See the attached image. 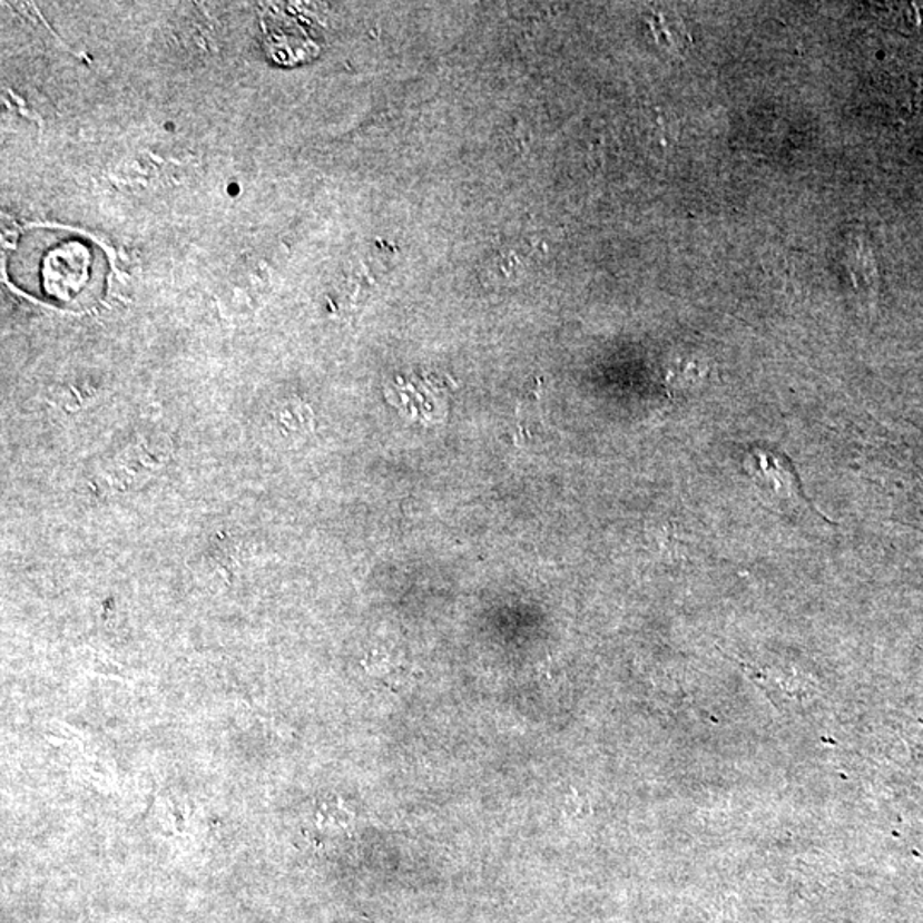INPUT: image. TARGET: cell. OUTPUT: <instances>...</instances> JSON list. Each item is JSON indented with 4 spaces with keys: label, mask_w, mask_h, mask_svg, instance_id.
<instances>
[{
    "label": "cell",
    "mask_w": 923,
    "mask_h": 923,
    "mask_svg": "<svg viewBox=\"0 0 923 923\" xmlns=\"http://www.w3.org/2000/svg\"><path fill=\"white\" fill-rule=\"evenodd\" d=\"M9 265L22 289L56 305L88 302L101 289L107 269L95 245L59 229L27 233Z\"/></svg>",
    "instance_id": "obj_1"
},
{
    "label": "cell",
    "mask_w": 923,
    "mask_h": 923,
    "mask_svg": "<svg viewBox=\"0 0 923 923\" xmlns=\"http://www.w3.org/2000/svg\"><path fill=\"white\" fill-rule=\"evenodd\" d=\"M753 464H756V468L753 465V471L758 472L756 475H758L759 484L765 485L773 497L787 503L797 500L794 475L784 460L773 453L756 452L753 453Z\"/></svg>",
    "instance_id": "obj_2"
}]
</instances>
